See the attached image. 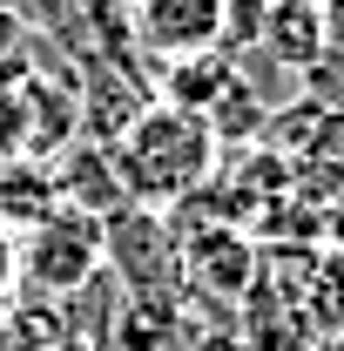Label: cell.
Segmentation results:
<instances>
[{
    "label": "cell",
    "mask_w": 344,
    "mask_h": 351,
    "mask_svg": "<svg viewBox=\"0 0 344 351\" xmlns=\"http://www.w3.org/2000/svg\"><path fill=\"white\" fill-rule=\"evenodd\" d=\"M216 129L203 115H182L169 101H149L142 115H135L122 142L108 149L115 156V169H122V189H129L135 210H182V203H196V189L216 176Z\"/></svg>",
    "instance_id": "6da1fadb"
},
{
    "label": "cell",
    "mask_w": 344,
    "mask_h": 351,
    "mask_svg": "<svg viewBox=\"0 0 344 351\" xmlns=\"http://www.w3.org/2000/svg\"><path fill=\"white\" fill-rule=\"evenodd\" d=\"M101 270H108V250H101V223L95 217L54 210L47 223H34L21 237V284L54 298V304H75Z\"/></svg>",
    "instance_id": "7a4b0ae2"
},
{
    "label": "cell",
    "mask_w": 344,
    "mask_h": 351,
    "mask_svg": "<svg viewBox=\"0 0 344 351\" xmlns=\"http://www.w3.org/2000/svg\"><path fill=\"white\" fill-rule=\"evenodd\" d=\"M101 250H108V277L129 298H182V243L156 210H122L101 223Z\"/></svg>",
    "instance_id": "3957f363"
},
{
    "label": "cell",
    "mask_w": 344,
    "mask_h": 351,
    "mask_svg": "<svg viewBox=\"0 0 344 351\" xmlns=\"http://www.w3.org/2000/svg\"><path fill=\"white\" fill-rule=\"evenodd\" d=\"M223 41V0H142L135 7V47L156 61L216 54Z\"/></svg>",
    "instance_id": "277c9868"
},
{
    "label": "cell",
    "mask_w": 344,
    "mask_h": 351,
    "mask_svg": "<svg viewBox=\"0 0 344 351\" xmlns=\"http://www.w3.org/2000/svg\"><path fill=\"white\" fill-rule=\"evenodd\" d=\"M182 291H216L230 304H243L257 291V243L230 223H210L182 243Z\"/></svg>",
    "instance_id": "5b68a950"
},
{
    "label": "cell",
    "mask_w": 344,
    "mask_h": 351,
    "mask_svg": "<svg viewBox=\"0 0 344 351\" xmlns=\"http://www.w3.org/2000/svg\"><path fill=\"white\" fill-rule=\"evenodd\" d=\"M54 189H61V210H75V217H122L129 210V189H122V169H115V156L108 149H95V142H75V149H61V162H54Z\"/></svg>",
    "instance_id": "8992f818"
},
{
    "label": "cell",
    "mask_w": 344,
    "mask_h": 351,
    "mask_svg": "<svg viewBox=\"0 0 344 351\" xmlns=\"http://www.w3.org/2000/svg\"><path fill=\"white\" fill-rule=\"evenodd\" d=\"M54 210H61V189H54V169H47L41 156H14V162H0V230L27 237V230L47 223Z\"/></svg>",
    "instance_id": "52a82bcc"
},
{
    "label": "cell",
    "mask_w": 344,
    "mask_h": 351,
    "mask_svg": "<svg viewBox=\"0 0 344 351\" xmlns=\"http://www.w3.org/2000/svg\"><path fill=\"white\" fill-rule=\"evenodd\" d=\"M263 61H277L284 75H304L317 54H324V21H317V0H270V21H263Z\"/></svg>",
    "instance_id": "ba28073f"
},
{
    "label": "cell",
    "mask_w": 344,
    "mask_h": 351,
    "mask_svg": "<svg viewBox=\"0 0 344 351\" xmlns=\"http://www.w3.org/2000/svg\"><path fill=\"white\" fill-rule=\"evenodd\" d=\"M236 82V61H223V54H189V61H162V101L182 108V115H203L210 122L216 101L230 95Z\"/></svg>",
    "instance_id": "9c48e42d"
},
{
    "label": "cell",
    "mask_w": 344,
    "mask_h": 351,
    "mask_svg": "<svg viewBox=\"0 0 344 351\" xmlns=\"http://www.w3.org/2000/svg\"><path fill=\"white\" fill-rule=\"evenodd\" d=\"M263 21H270V0H223V41L216 54L223 61H243L263 47Z\"/></svg>",
    "instance_id": "30bf717a"
},
{
    "label": "cell",
    "mask_w": 344,
    "mask_h": 351,
    "mask_svg": "<svg viewBox=\"0 0 344 351\" xmlns=\"http://www.w3.org/2000/svg\"><path fill=\"white\" fill-rule=\"evenodd\" d=\"M297 95L310 101V108H324V115H344V54L338 47H324V54L297 75Z\"/></svg>",
    "instance_id": "8fae6325"
},
{
    "label": "cell",
    "mask_w": 344,
    "mask_h": 351,
    "mask_svg": "<svg viewBox=\"0 0 344 351\" xmlns=\"http://www.w3.org/2000/svg\"><path fill=\"white\" fill-rule=\"evenodd\" d=\"M21 41H27V21H21V7H14V0H0V68L21 54Z\"/></svg>",
    "instance_id": "7c38bea8"
},
{
    "label": "cell",
    "mask_w": 344,
    "mask_h": 351,
    "mask_svg": "<svg viewBox=\"0 0 344 351\" xmlns=\"http://www.w3.org/2000/svg\"><path fill=\"white\" fill-rule=\"evenodd\" d=\"M317 21H324V47L344 54V0H317Z\"/></svg>",
    "instance_id": "4fadbf2b"
},
{
    "label": "cell",
    "mask_w": 344,
    "mask_h": 351,
    "mask_svg": "<svg viewBox=\"0 0 344 351\" xmlns=\"http://www.w3.org/2000/svg\"><path fill=\"white\" fill-rule=\"evenodd\" d=\"M54 351H95V345H88V338H61Z\"/></svg>",
    "instance_id": "5bb4252c"
},
{
    "label": "cell",
    "mask_w": 344,
    "mask_h": 351,
    "mask_svg": "<svg viewBox=\"0 0 344 351\" xmlns=\"http://www.w3.org/2000/svg\"><path fill=\"white\" fill-rule=\"evenodd\" d=\"M324 351H344V331H338V338H331V345H324Z\"/></svg>",
    "instance_id": "9a60e30c"
},
{
    "label": "cell",
    "mask_w": 344,
    "mask_h": 351,
    "mask_svg": "<svg viewBox=\"0 0 344 351\" xmlns=\"http://www.w3.org/2000/svg\"><path fill=\"white\" fill-rule=\"evenodd\" d=\"M115 7H129V14H135V7H142V0H115Z\"/></svg>",
    "instance_id": "2e32d148"
}]
</instances>
